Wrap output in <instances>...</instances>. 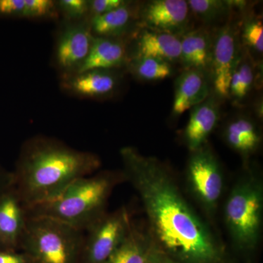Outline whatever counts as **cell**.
<instances>
[{
	"instance_id": "6da1fadb",
	"label": "cell",
	"mask_w": 263,
	"mask_h": 263,
	"mask_svg": "<svg viewBox=\"0 0 263 263\" xmlns=\"http://www.w3.org/2000/svg\"><path fill=\"white\" fill-rule=\"evenodd\" d=\"M120 156L157 248L180 263H236L221 230L190 200L171 164L132 146L121 148Z\"/></svg>"
},
{
	"instance_id": "7a4b0ae2",
	"label": "cell",
	"mask_w": 263,
	"mask_h": 263,
	"mask_svg": "<svg viewBox=\"0 0 263 263\" xmlns=\"http://www.w3.org/2000/svg\"><path fill=\"white\" fill-rule=\"evenodd\" d=\"M101 164L94 153L37 137L24 145L11 173L12 185L28 207L55 196L75 180L95 174Z\"/></svg>"
},
{
	"instance_id": "3957f363",
	"label": "cell",
	"mask_w": 263,
	"mask_h": 263,
	"mask_svg": "<svg viewBox=\"0 0 263 263\" xmlns=\"http://www.w3.org/2000/svg\"><path fill=\"white\" fill-rule=\"evenodd\" d=\"M219 216L230 252L249 263L260 248L263 233V175L255 161L242 164L228 183Z\"/></svg>"
},
{
	"instance_id": "277c9868",
	"label": "cell",
	"mask_w": 263,
	"mask_h": 263,
	"mask_svg": "<svg viewBox=\"0 0 263 263\" xmlns=\"http://www.w3.org/2000/svg\"><path fill=\"white\" fill-rule=\"evenodd\" d=\"M126 182L122 170L79 178L55 196L26 207L28 216H46L85 231L108 212L114 189Z\"/></svg>"
},
{
	"instance_id": "5b68a950",
	"label": "cell",
	"mask_w": 263,
	"mask_h": 263,
	"mask_svg": "<svg viewBox=\"0 0 263 263\" xmlns=\"http://www.w3.org/2000/svg\"><path fill=\"white\" fill-rule=\"evenodd\" d=\"M183 179L190 200L212 226L220 230L218 220L228 183L224 167L209 142L190 152Z\"/></svg>"
},
{
	"instance_id": "8992f818",
	"label": "cell",
	"mask_w": 263,
	"mask_h": 263,
	"mask_svg": "<svg viewBox=\"0 0 263 263\" xmlns=\"http://www.w3.org/2000/svg\"><path fill=\"white\" fill-rule=\"evenodd\" d=\"M84 237V231L61 221L28 216L19 249L30 263H79Z\"/></svg>"
},
{
	"instance_id": "52a82bcc",
	"label": "cell",
	"mask_w": 263,
	"mask_h": 263,
	"mask_svg": "<svg viewBox=\"0 0 263 263\" xmlns=\"http://www.w3.org/2000/svg\"><path fill=\"white\" fill-rule=\"evenodd\" d=\"M132 214L125 205L107 212L84 231L79 263H105L130 230Z\"/></svg>"
},
{
	"instance_id": "ba28073f",
	"label": "cell",
	"mask_w": 263,
	"mask_h": 263,
	"mask_svg": "<svg viewBox=\"0 0 263 263\" xmlns=\"http://www.w3.org/2000/svg\"><path fill=\"white\" fill-rule=\"evenodd\" d=\"M241 57L237 28L234 24L228 23L213 37L211 72L214 89L221 98L229 97L232 75Z\"/></svg>"
},
{
	"instance_id": "9c48e42d",
	"label": "cell",
	"mask_w": 263,
	"mask_h": 263,
	"mask_svg": "<svg viewBox=\"0 0 263 263\" xmlns=\"http://www.w3.org/2000/svg\"><path fill=\"white\" fill-rule=\"evenodd\" d=\"M190 8L185 0H153L142 8L143 28L181 37L188 31Z\"/></svg>"
},
{
	"instance_id": "30bf717a",
	"label": "cell",
	"mask_w": 263,
	"mask_h": 263,
	"mask_svg": "<svg viewBox=\"0 0 263 263\" xmlns=\"http://www.w3.org/2000/svg\"><path fill=\"white\" fill-rule=\"evenodd\" d=\"M27 218L25 205L11 182L0 195V250L19 249Z\"/></svg>"
},
{
	"instance_id": "8fae6325",
	"label": "cell",
	"mask_w": 263,
	"mask_h": 263,
	"mask_svg": "<svg viewBox=\"0 0 263 263\" xmlns=\"http://www.w3.org/2000/svg\"><path fill=\"white\" fill-rule=\"evenodd\" d=\"M221 138L227 146L241 157L242 164L253 160L262 144V132L254 119L239 116L224 124Z\"/></svg>"
},
{
	"instance_id": "7c38bea8",
	"label": "cell",
	"mask_w": 263,
	"mask_h": 263,
	"mask_svg": "<svg viewBox=\"0 0 263 263\" xmlns=\"http://www.w3.org/2000/svg\"><path fill=\"white\" fill-rule=\"evenodd\" d=\"M220 118L219 103L213 95H209L206 100L194 107L181 136L189 152L196 150L209 142Z\"/></svg>"
},
{
	"instance_id": "4fadbf2b",
	"label": "cell",
	"mask_w": 263,
	"mask_h": 263,
	"mask_svg": "<svg viewBox=\"0 0 263 263\" xmlns=\"http://www.w3.org/2000/svg\"><path fill=\"white\" fill-rule=\"evenodd\" d=\"M93 38L91 29L84 25L66 29L57 43L56 60L59 66L64 70H77L89 55Z\"/></svg>"
},
{
	"instance_id": "5bb4252c",
	"label": "cell",
	"mask_w": 263,
	"mask_h": 263,
	"mask_svg": "<svg viewBox=\"0 0 263 263\" xmlns=\"http://www.w3.org/2000/svg\"><path fill=\"white\" fill-rule=\"evenodd\" d=\"M180 62L185 70L211 72L212 61L213 37L205 28L188 30L180 37Z\"/></svg>"
},
{
	"instance_id": "9a60e30c",
	"label": "cell",
	"mask_w": 263,
	"mask_h": 263,
	"mask_svg": "<svg viewBox=\"0 0 263 263\" xmlns=\"http://www.w3.org/2000/svg\"><path fill=\"white\" fill-rule=\"evenodd\" d=\"M209 95L205 74L196 70H185L176 80L173 113L179 117L202 103Z\"/></svg>"
},
{
	"instance_id": "2e32d148",
	"label": "cell",
	"mask_w": 263,
	"mask_h": 263,
	"mask_svg": "<svg viewBox=\"0 0 263 263\" xmlns=\"http://www.w3.org/2000/svg\"><path fill=\"white\" fill-rule=\"evenodd\" d=\"M135 58H154L171 64L180 61L181 40L179 36L143 28L137 42Z\"/></svg>"
},
{
	"instance_id": "e0dca14e",
	"label": "cell",
	"mask_w": 263,
	"mask_h": 263,
	"mask_svg": "<svg viewBox=\"0 0 263 263\" xmlns=\"http://www.w3.org/2000/svg\"><path fill=\"white\" fill-rule=\"evenodd\" d=\"M153 247L146 221L133 220L127 236L105 263H146Z\"/></svg>"
},
{
	"instance_id": "ac0fdd59",
	"label": "cell",
	"mask_w": 263,
	"mask_h": 263,
	"mask_svg": "<svg viewBox=\"0 0 263 263\" xmlns=\"http://www.w3.org/2000/svg\"><path fill=\"white\" fill-rule=\"evenodd\" d=\"M117 86V79L113 72L106 70H93L76 73L67 78L62 86L84 98H102L111 94Z\"/></svg>"
},
{
	"instance_id": "d6986e66",
	"label": "cell",
	"mask_w": 263,
	"mask_h": 263,
	"mask_svg": "<svg viewBox=\"0 0 263 263\" xmlns=\"http://www.w3.org/2000/svg\"><path fill=\"white\" fill-rule=\"evenodd\" d=\"M126 57L125 46L122 41L111 37H94L89 55L76 73L120 67L125 62Z\"/></svg>"
},
{
	"instance_id": "ffe728a7",
	"label": "cell",
	"mask_w": 263,
	"mask_h": 263,
	"mask_svg": "<svg viewBox=\"0 0 263 263\" xmlns=\"http://www.w3.org/2000/svg\"><path fill=\"white\" fill-rule=\"evenodd\" d=\"M133 16V8L126 3L105 14L93 16L91 30L98 37H117L125 32Z\"/></svg>"
},
{
	"instance_id": "44dd1931",
	"label": "cell",
	"mask_w": 263,
	"mask_h": 263,
	"mask_svg": "<svg viewBox=\"0 0 263 263\" xmlns=\"http://www.w3.org/2000/svg\"><path fill=\"white\" fill-rule=\"evenodd\" d=\"M186 2L191 13L206 24L220 22L230 14L233 7L243 4V2L223 0H190Z\"/></svg>"
},
{
	"instance_id": "7402d4cb",
	"label": "cell",
	"mask_w": 263,
	"mask_h": 263,
	"mask_svg": "<svg viewBox=\"0 0 263 263\" xmlns=\"http://www.w3.org/2000/svg\"><path fill=\"white\" fill-rule=\"evenodd\" d=\"M255 74L253 67L248 60L241 57L235 67L230 83L229 96L235 101H241L250 92L254 86Z\"/></svg>"
},
{
	"instance_id": "603a6c76",
	"label": "cell",
	"mask_w": 263,
	"mask_h": 263,
	"mask_svg": "<svg viewBox=\"0 0 263 263\" xmlns=\"http://www.w3.org/2000/svg\"><path fill=\"white\" fill-rule=\"evenodd\" d=\"M133 73L142 80H164L172 74L171 64L154 58H134L132 64Z\"/></svg>"
},
{
	"instance_id": "cb8c5ba5",
	"label": "cell",
	"mask_w": 263,
	"mask_h": 263,
	"mask_svg": "<svg viewBox=\"0 0 263 263\" xmlns=\"http://www.w3.org/2000/svg\"><path fill=\"white\" fill-rule=\"evenodd\" d=\"M242 40L247 47L257 53H262L263 51V24L260 18H247L243 29H242Z\"/></svg>"
},
{
	"instance_id": "d4e9b609",
	"label": "cell",
	"mask_w": 263,
	"mask_h": 263,
	"mask_svg": "<svg viewBox=\"0 0 263 263\" xmlns=\"http://www.w3.org/2000/svg\"><path fill=\"white\" fill-rule=\"evenodd\" d=\"M55 3L51 0H25L22 16L29 18H43L53 15Z\"/></svg>"
},
{
	"instance_id": "484cf974",
	"label": "cell",
	"mask_w": 263,
	"mask_h": 263,
	"mask_svg": "<svg viewBox=\"0 0 263 263\" xmlns=\"http://www.w3.org/2000/svg\"><path fill=\"white\" fill-rule=\"evenodd\" d=\"M59 5L69 18H80L89 10V2L85 0H61Z\"/></svg>"
},
{
	"instance_id": "4316f807",
	"label": "cell",
	"mask_w": 263,
	"mask_h": 263,
	"mask_svg": "<svg viewBox=\"0 0 263 263\" xmlns=\"http://www.w3.org/2000/svg\"><path fill=\"white\" fill-rule=\"evenodd\" d=\"M123 0H94L89 2V10L93 16L105 14L125 4Z\"/></svg>"
},
{
	"instance_id": "83f0119b",
	"label": "cell",
	"mask_w": 263,
	"mask_h": 263,
	"mask_svg": "<svg viewBox=\"0 0 263 263\" xmlns=\"http://www.w3.org/2000/svg\"><path fill=\"white\" fill-rule=\"evenodd\" d=\"M25 0H0V15L22 16Z\"/></svg>"
},
{
	"instance_id": "f1b7e54d",
	"label": "cell",
	"mask_w": 263,
	"mask_h": 263,
	"mask_svg": "<svg viewBox=\"0 0 263 263\" xmlns=\"http://www.w3.org/2000/svg\"><path fill=\"white\" fill-rule=\"evenodd\" d=\"M0 263H30L24 252L13 250H0Z\"/></svg>"
},
{
	"instance_id": "f546056e",
	"label": "cell",
	"mask_w": 263,
	"mask_h": 263,
	"mask_svg": "<svg viewBox=\"0 0 263 263\" xmlns=\"http://www.w3.org/2000/svg\"><path fill=\"white\" fill-rule=\"evenodd\" d=\"M146 263H180L172 257L164 253L160 249L157 248L154 243Z\"/></svg>"
},
{
	"instance_id": "4dcf8cb0",
	"label": "cell",
	"mask_w": 263,
	"mask_h": 263,
	"mask_svg": "<svg viewBox=\"0 0 263 263\" xmlns=\"http://www.w3.org/2000/svg\"><path fill=\"white\" fill-rule=\"evenodd\" d=\"M11 183V174L6 172L0 166V195Z\"/></svg>"
}]
</instances>
